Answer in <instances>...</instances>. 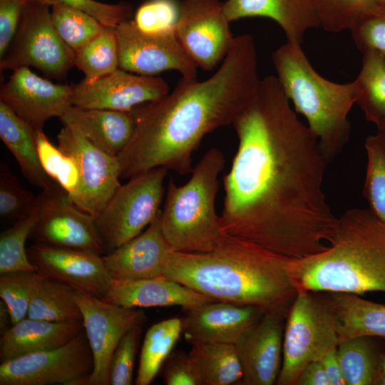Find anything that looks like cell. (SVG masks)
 <instances>
[{"mask_svg":"<svg viewBox=\"0 0 385 385\" xmlns=\"http://www.w3.org/2000/svg\"><path fill=\"white\" fill-rule=\"evenodd\" d=\"M274 76L233 123L238 147L223 178L222 232L291 258L327 247L339 217L322 189L328 163Z\"/></svg>","mask_w":385,"mask_h":385,"instance_id":"6da1fadb","label":"cell"},{"mask_svg":"<svg viewBox=\"0 0 385 385\" xmlns=\"http://www.w3.org/2000/svg\"><path fill=\"white\" fill-rule=\"evenodd\" d=\"M260 81L254 38L247 34L236 36L210 77H182L164 97L132 110L134 132L118 156L120 177L160 167L180 175L191 173L192 154L203 138L233 124L255 96Z\"/></svg>","mask_w":385,"mask_h":385,"instance_id":"7a4b0ae2","label":"cell"},{"mask_svg":"<svg viewBox=\"0 0 385 385\" xmlns=\"http://www.w3.org/2000/svg\"><path fill=\"white\" fill-rule=\"evenodd\" d=\"M290 258L224 233L207 252L169 251L163 277L215 301L267 311L291 304L296 296Z\"/></svg>","mask_w":385,"mask_h":385,"instance_id":"3957f363","label":"cell"},{"mask_svg":"<svg viewBox=\"0 0 385 385\" xmlns=\"http://www.w3.org/2000/svg\"><path fill=\"white\" fill-rule=\"evenodd\" d=\"M287 271L297 290L385 292V224L369 209L348 210L339 217L327 247L290 258Z\"/></svg>","mask_w":385,"mask_h":385,"instance_id":"277c9868","label":"cell"},{"mask_svg":"<svg viewBox=\"0 0 385 385\" xmlns=\"http://www.w3.org/2000/svg\"><path fill=\"white\" fill-rule=\"evenodd\" d=\"M277 78L294 111L302 115L329 163L350 135L349 113L356 103L354 81H329L313 68L302 44L287 41L272 53Z\"/></svg>","mask_w":385,"mask_h":385,"instance_id":"5b68a950","label":"cell"},{"mask_svg":"<svg viewBox=\"0 0 385 385\" xmlns=\"http://www.w3.org/2000/svg\"><path fill=\"white\" fill-rule=\"evenodd\" d=\"M225 163L222 153L212 148L192 168L185 184L178 186L172 178L169 180L160 225L173 250L207 252L223 235L215 199Z\"/></svg>","mask_w":385,"mask_h":385,"instance_id":"8992f818","label":"cell"},{"mask_svg":"<svg viewBox=\"0 0 385 385\" xmlns=\"http://www.w3.org/2000/svg\"><path fill=\"white\" fill-rule=\"evenodd\" d=\"M339 325L329 294L297 290L285 322L282 363L275 384L296 385L307 364L320 361L337 346Z\"/></svg>","mask_w":385,"mask_h":385,"instance_id":"52a82bcc","label":"cell"},{"mask_svg":"<svg viewBox=\"0 0 385 385\" xmlns=\"http://www.w3.org/2000/svg\"><path fill=\"white\" fill-rule=\"evenodd\" d=\"M167 172L160 167L129 178L94 217L108 253L140 235L158 216Z\"/></svg>","mask_w":385,"mask_h":385,"instance_id":"ba28073f","label":"cell"},{"mask_svg":"<svg viewBox=\"0 0 385 385\" xmlns=\"http://www.w3.org/2000/svg\"><path fill=\"white\" fill-rule=\"evenodd\" d=\"M74 58L75 51L53 26L49 6L30 1L9 46L0 58V68L33 67L48 78L61 81L75 66Z\"/></svg>","mask_w":385,"mask_h":385,"instance_id":"9c48e42d","label":"cell"},{"mask_svg":"<svg viewBox=\"0 0 385 385\" xmlns=\"http://www.w3.org/2000/svg\"><path fill=\"white\" fill-rule=\"evenodd\" d=\"M84 329L67 344L0 364V385H86L93 370Z\"/></svg>","mask_w":385,"mask_h":385,"instance_id":"30bf717a","label":"cell"},{"mask_svg":"<svg viewBox=\"0 0 385 385\" xmlns=\"http://www.w3.org/2000/svg\"><path fill=\"white\" fill-rule=\"evenodd\" d=\"M39 215L29 237L35 243L104 255L94 217L77 207L57 183L38 195Z\"/></svg>","mask_w":385,"mask_h":385,"instance_id":"8fae6325","label":"cell"},{"mask_svg":"<svg viewBox=\"0 0 385 385\" xmlns=\"http://www.w3.org/2000/svg\"><path fill=\"white\" fill-rule=\"evenodd\" d=\"M230 22L220 0H183L175 34L196 66L212 71L235 42Z\"/></svg>","mask_w":385,"mask_h":385,"instance_id":"7c38bea8","label":"cell"},{"mask_svg":"<svg viewBox=\"0 0 385 385\" xmlns=\"http://www.w3.org/2000/svg\"><path fill=\"white\" fill-rule=\"evenodd\" d=\"M119 68L143 76L175 70L184 78H197V66L180 44L175 30L148 34L133 19L115 28Z\"/></svg>","mask_w":385,"mask_h":385,"instance_id":"4fadbf2b","label":"cell"},{"mask_svg":"<svg viewBox=\"0 0 385 385\" xmlns=\"http://www.w3.org/2000/svg\"><path fill=\"white\" fill-rule=\"evenodd\" d=\"M57 140L60 149L73 156L78 167L81 188L73 202L95 217L121 185L118 157L96 147L71 125H63Z\"/></svg>","mask_w":385,"mask_h":385,"instance_id":"5bb4252c","label":"cell"},{"mask_svg":"<svg viewBox=\"0 0 385 385\" xmlns=\"http://www.w3.org/2000/svg\"><path fill=\"white\" fill-rule=\"evenodd\" d=\"M93 358V370L86 385H109L112 355L124 334L145 320L143 311L106 302L95 296L75 292Z\"/></svg>","mask_w":385,"mask_h":385,"instance_id":"9a60e30c","label":"cell"},{"mask_svg":"<svg viewBox=\"0 0 385 385\" xmlns=\"http://www.w3.org/2000/svg\"><path fill=\"white\" fill-rule=\"evenodd\" d=\"M290 305L265 311L234 344L242 370L239 385L276 384L282 367L284 331Z\"/></svg>","mask_w":385,"mask_h":385,"instance_id":"2e32d148","label":"cell"},{"mask_svg":"<svg viewBox=\"0 0 385 385\" xmlns=\"http://www.w3.org/2000/svg\"><path fill=\"white\" fill-rule=\"evenodd\" d=\"M71 85V106L119 111H131L169 93L164 79L120 68L93 81L83 79Z\"/></svg>","mask_w":385,"mask_h":385,"instance_id":"e0dca14e","label":"cell"},{"mask_svg":"<svg viewBox=\"0 0 385 385\" xmlns=\"http://www.w3.org/2000/svg\"><path fill=\"white\" fill-rule=\"evenodd\" d=\"M26 252L38 272L76 292L102 299L113 279L103 255L37 243Z\"/></svg>","mask_w":385,"mask_h":385,"instance_id":"ac0fdd59","label":"cell"},{"mask_svg":"<svg viewBox=\"0 0 385 385\" xmlns=\"http://www.w3.org/2000/svg\"><path fill=\"white\" fill-rule=\"evenodd\" d=\"M71 85L53 83L22 67L1 86L0 101L37 130L48 119L63 115L71 106Z\"/></svg>","mask_w":385,"mask_h":385,"instance_id":"d6986e66","label":"cell"},{"mask_svg":"<svg viewBox=\"0 0 385 385\" xmlns=\"http://www.w3.org/2000/svg\"><path fill=\"white\" fill-rule=\"evenodd\" d=\"M254 307L214 301L185 309L180 317L185 339L194 343L235 344L265 312Z\"/></svg>","mask_w":385,"mask_h":385,"instance_id":"ffe728a7","label":"cell"},{"mask_svg":"<svg viewBox=\"0 0 385 385\" xmlns=\"http://www.w3.org/2000/svg\"><path fill=\"white\" fill-rule=\"evenodd\" d=\"M160 214L161 210L144 232L103 255L113 279L163 277L164 259L173 249L163 234Z\"/></svg>","mask_w":385,"mask_h":385,"instance_id":"44dd1931","label":"cell"},{"mask_svg":"<svg viewBox=\"0 0 385 385\" xmlns=\"http://www.w3.org/2000/svg\"><path fill=\"white\" fill-rule=\"evenodd\" d=\"M102 299L128 308L180 306L185 309L215 301L164 277L112 279Z\"/></svg>","mask_w":385,"mask_h":385,"instance_id":"7402d4cb","label":"cell"},{"mask_svg":"<svg viewBox=\"0 0 385 385\" xmlns=\"http://www.w3.org/2000/svg\"><path fill=\"white\" fill-rule=\"evenodd\" d=\"M60 120L76 127L105 153L118 157L129 143L135 128L131 111L85 108L71 106Z\"/></svg>","mask_w":385,"mask_h":385,"instance_id":"603a6c76","label":"cell"},{"mask_svg":"<svg viewBox=\"0 0 385 385\" xmlns=\"http://www.w3.org/2000/svg\"><path fill=\"white\" fill-rule=\"evenodd\" d=\"M224 11L231 22L246 17H267L283 30L287 41L302 44L309 29L319 21L309 0H226Z\"/></svg>","mask_w":385,"mask_h":385,"instance_id":"cb8c5ba5","label":"cell"},{"mask_svg":"<svg viewBox=\"0 0 385 385\" xmlns=\"http://www.w3.org/2000/svg\"><path fill=\"white\" fill-rule=\"evenodd\" d=\"M83 329V321L51 322L26 317L1 334L0 361L60 347Z\"/></svg>","mask_w":385,"mask_h":385,"instance_id":"d4e9b609","label":"cell"},{"mask_svg":"<svg viewBox=\"0 0 385 385\" xmlns=\"http://www.w3.org/2000/svg\"><path fill=\"white\" fill-rule=\"evenodd\" d=\"M0 138L31 184L41 190L52 185L54 181L46 173L39 160L35 130L1 101Z\"/></svg>","mask_w":385,"mask_h":385,"instance_id":"484cf974","label":"cell"},{"mask_svg":"<svg viewBox=\"0 0 385 385\" xmlns=\"http://www.w3.org/2000/svg\"><path fill=\"white\" fill-rule=\"evenodd\" d=\"M188 356L197 385H239L242 380L234 344L194 343Z\"/></svg>","mask_w":385,"mask_h":385,"instance_id":"4316f807","label":"cell"},{"mask_svg":"<svg viewBox=\"0 0 385 385\" xmlns=\"http://www.w3.org/2000/svg\"><path fill=\"white\" fill-rule=\"evenodd\" d=\"M329 294L340 321L339 342L361 336L385 338V304L352 293Z\"/></svg>","mask_w":385,"mask_h":385,"instance_id":"83f0119b","label":"cell"},{"mask_svg":"<svg viewBox=\"0 0 385 385\" xmlns=\"http://www.w3.org/2000/svg\"><path fill=\"white\" fill-rule=\"evenodd\" d=\"M361 336L340 342L337 354L346 385H376L382 375V353L372 339Z\"/></svg>","mask_w":385,"mask_h":385,"instance_id":"f1b7e54d","label":"cell"},{"mask_svg":"<svg viewBox=\"0 0 385 385\" xmlns=\"http://www.w3.org/2000/svg\"><path fill=\"white\" fill-rule=\"evenodd\" d=\"M75 292L70 287L38 272L27 317L51 322L83 321Z\"/></svg>","mask_w":385,"mask_h":385,"instance_id":"f546056e","label":"cell"},{"mask_svg":"<svg viewBox=\"0 0 385 385\" xmlns=\"http://www.w3.org/2000/svg\"><path fill=\"white\" fill-rule=\"evenodd\" d=\"M356 103L366 120L385 131V60L376 53H362L361 68L354 81Z\"/></svg>","mask_w":385,"mask_h":385,"instance_id":"4dcf8cb0","label":"cell"},{"mask_svg":"<svg viewBox=\"0 0 385 385\" xmlns=\"http://www.w3.org/2000/svg\"><path fill=\"white\" fill-rule=\"evenodd\" d=\"M182 334L181 318L173 317L153 324L141 347L135 385H148L160 371Z\"/></svg>","mask_w":385,"mask_h":385,"instance_id":"1f68e13d","label":"cell"},{"mask_svg":"<svg viewBox=\"0 0 385 385\" xmlns=\"http://www.w3.org/2000/svg\"><path fill=\"white\" fill-rule=\"evenodd\" d=\"M74 65L86 81H93L119 68L115 28L104 26L93 40L75 51Z\"/></svg>","mask_w":385,"mask_h":385,"instance_id":"d6a6232c","label":"cell"},{"mask_svg":"<svg viewBox=\"0 0 385 385\" xmlns=\"http://www.w3.org/2000/svg\"><path fill=\"white\" fill-rule=\"evenodd\" d=\"M364 148L367 163L363 195L369 211L385 224V131L369 135Z\"/></svg>","mask_w":385,"mask_h":385,"instance_id":"836d02e7","label":"cell"},{"mask_svg":"<svg viewBox=\"0 0 385 385\" xmlns=\"http://www.w3.org/2000/svg\"><path fill=\"white\" fill-rule=\"evenodd\" d=\"M35 139L44 171L63 188L73 202L81 188V176L76 160L54 145L43 128L35 130Z\"/></svg>","mask_w":385,"mask_h":385,"instance_id":"e575fe53","label":"cell"},{"mask_svg":"<svg viewBox=\"0 0 385 385\" xmlns=\"http://www.w3.org/2000/svg\"><path fill=\"white\" fill-rule=\"evenodd\" d=\"M37 207L29 215L17 220L11 227L0 235V274L17 271H36L30 262L26 249V240L38 218Z\"/></svg>","mask_w":385,"mask_h":385,"instance_id":"d590c367","label":"cell"},{"mask_svg":"<svg viewBox=\"0 0 385 385\" xmlns=\"http://www.w3.org/2000/svg\"><path fill=\"white\" fill-rule=\"evenodd\" d=\"M314 9L320 26L339 33L350 30L364 16L375 10L379 0H309Z\"/></svg>","mask_w":385,"mask_h":385,"instance_id":"8d00e7d4","label":"cell"},{"mask_svg":"<svg viewBox=\"0 0 385 385\" xmlns=\"http://www.w3.org/2000/svg\"><path fill=\"white\" fill-rule=\"evenodd\" d=\"M53 26L63 41L74 51L101 31L103 25L91 15L63 5L51 6Z\"/></svg>","mask_w":385,"mask_h":385,"instance_id":"74e56055","label":"cell"},{"mask_svg":"<svg viewBox=\"0 0 385 385\" xmlns=\"http://www.w3.org/2000/svg\"><path fill=\"white\" fill-rule=\"evenodd\" d=\"M38 196L24 188L10 167L0 163V215L19 220L29 215L38 206Z\"/></svg>","mask_w":385,"mask_h":385,"instance_id":"f35d334b","label":"cell"},{"mask_svg":"<svg viewBox=\"0 0 385 385\" xmlns=\"http://www.w3.org/2000/svg\"><path fill=\"white\" fill-rule=\"evenodd\" d=\"M37 271L0 274V297L6 304L12 324L27 317Z\"/></svg>","mask_w":385,"mask_h":385,"instance_id":"ab89813d","label":"cell"},{"mask_svg":"<svg viewBox=\"0 0 385 385\" xmlns=\"http://www.w3.org/2000/svg\"><path fill=\"white\" fill-rule=\"evenodd\" d=\"M144 321L137 323L122 337L110 362L109 385H130Z\"/></svg>","mask_w":385,"mask_h":385,"instance_id":"60d3db41","label":"cell"},{"mask_svg":"<svg viewBox=\"0 0 385 385\" xmlns=\"http://www.w3.org/2000/svg\"><path fill=\"white\" fill-rule=\"evenodd\" d=\"M179 15L176 0H147L136 10L133 21L140 31L156 34L175 30Z\"/></svg>","mask_w":385,"mask_h":385,"instance_id":"b9f144b4","label":"cell"},{"mask_svg":"<svg viewBox=\"0 0 385 385\" xmlns=\"http://www.w3.org/2000/svg\"><path fill=\"white\" fill-rule=\"evenodd\" d=\"M48 6L63 5L86 13L103 26L116 28L121 23L133 19V8L130 3L121 1L106 4L96 0H30Z\"/></svg>","mask_w":385,"mask_h":385,"instance_id":"7bdbcfd3","label":"cell"},{"mask_svg":"<svg viewBox=\"0 0 385 385\" xmlns=\"http://www.w3.org/2000/svg\"><path fill=\"white\" fill-rule=\"evenodd\" d=\"M349 31L361 53L371 51L385 60V4L362 17Z\"/></svg>","mask_w":385,"mask_h":385,"instance_id":"ee69618b","label":"cell"},{"mask_svg":"<svg viewBox=\"0 0 385 385\" xmlns=\"http://www.w3.org/2000/svg\"><path fill=\"white\" fill-rule=\"evenodd\" d=\"M30 0H0V58L9 46Z\"/></svg>","mask_w":385,"mask_h":385,"instance_id":"f6af8a7d","label":"cell"},{"mask_svg":"<svg viewBox=\"0 0 385 385\" xmlns=\"http://www.w3.org/2000/svg\"><path fill=\"white\" fill-rule=\"evenodd\" d=\"M160 371L166 385H197L188 353L177 350L170 354Z\"/></svg>","mask_w":385,"mask_h":385,"instance_id":"bcb514c9","label":"cell"},{"mask_svg":"<svg viewBox=\"0 0 385 385\" xmlns=\"http://www.w3.org/2000/svg\"><path fill=\"white\" fill-rule=\"evenodd\" d=\"M296 385H330L321 361L307 364L302 370Z\"/></svg>","mask_w":385,"mask_h":385,"instance_id":"7dc6e473","label":"cell"},{"mask_svg":"<svg viewBox=\"0 0 385 385\" xmlns=\"http://www.w3.org/2000/svg\"><path fill=\"white\" fill-rule=\"evenodd\" d=\"M330 385H346L337 354V347L320 360Z\"/></svg>","mask_w":385,"mask_h":385,"instance_id":"c3c4849f","label":"cell"},{"mask_svg":"<svg viewBox=\"0 0 385 385\" xmlns=\"http://www.w3.org/2000/svg\"><path fill=\"white\" fill-rule=\"evenodd\" d=\"M11 318L6 304L1 301L0 302V330L1 334L5 332L11 325Z\"/></svg>","mask_w":385,"mask_h":385,"instance_id":"681fc988","label":"cell"},{"mask_svg":"<svg viewBox=\"0 0 385 385\" xmlns=\"http://www.w3.org/2000/svg\"><path fill=\"white\" fill-rule=\"evenodd\" d=\"M376 385H385V374H382L377 380Z\"/></svg>","mask_w":385,"mask_h":385,"instance_id":"f907efd6","label":"cell"},{"mask_svg":"<svg viewBox=\"0 0 385 385\" xmlns=\"http://www.w3.org/2000/svg\"><path fill=\"white\" fill-rule=\"evenodd\" d=\"M382 370H383V374H385V351H384V354Z\"/></svg>","mask_w":385,"mask_h":385,"instance_id":"816d5d0a","label":"cell"},{"mask_svg":"<svg viewBox=\"0 0 385 385\" xmlns=\"http://www.w3.org/2000/svg\"><path fill=\"white\" fill-rule=\"evenodd\" d=\"M381 4H385V0H379Z\"/></svg>","mask_w":385,"mask_h":385,"instance_id":"f5cc1de1","label":"cell"}]
</instances>
